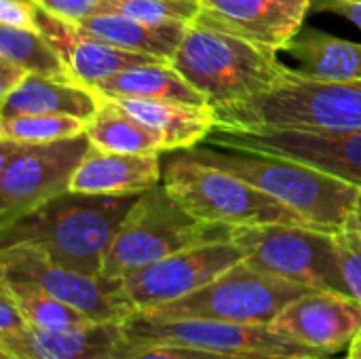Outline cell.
I'll use <instances>...</instances> for the list:
<instances>
[{
    "label": "cell",
    "instance_id": "1",
    "mask_svg": "<svg viewBox=\"0 0 361 359\" xmlns=\"http://www.w3.org/2000/svg\"><path fill=\"white\" fill-rule=\"evenodd\" d=\"M135 199L68 190L0 229V250L27 245L57 264L102 275L104 258Z\"/></svg>",
    "mask_w": 361,
    "mask_h": 359
},
{
    "label": "cell",
    "instance_id": "2",
    "mask_svg": "<svg viewBox=\"0 0 361 359\" xmlns=\"http://www.w3.org/2000/svg\"><path fill=\"white\" fill-rule=\"evenodd\" d=\"M182 152L245 180L294 209L309 226L319 231H343L351 222L360 199L361 188L307 163L271 154L220 150L205 144Z\"/></svg>",
    "mask_w": 361,
    "mask_h": 359
},
{
    "label": "cell",
    "instance_id": "3",
    "mask_svg": "<svg viewBox=\"0 0 361 359\" xmlns=\"http://www.w3.org/2000/svg\"><path fill=\"white\" fill-rule=\"evenodd\" d=\"M214 118L220 129H361V80L313 78L288 68L269 89L239 104L214 108Z\"/></svg>",
    "mask_w": 361,
    "mask_h": 359
},
{
    "label": "cell",
    "instance_id": "4",
    "mask_svg": "<svg viewBox=\"0 0 361 359\" xmlns=\"http://www.w3.org/2000/svg\"><path fill=\"white\" fill-rule=\"evenodd\" d=\"M171 66L212 108L239 104L269 89L286 70L277 51L203 23H188Z\"/></svg>",
    "mask_w": 361,
    "mask_h": 359
},
{
    "label": "cell",
    "instance_id": "5",
    "mask_svg": "<svg viewBox=\"0 0 361 359\" xmlns=\"http://www.w3.org/2000/svg\"><path fill=\"white\" fill-rule=\"evenodd\" d=\"M233 226L212 224L188 214L163 184L135 199L104 258L102 277L123 279L186 248L228 239Z\"/></svg>",
    "mask_w": 361,
    "mask_h": 359
},
{
    "label": "cell",
    "instance_id": "6",
    "mask_svg": "<svg viewBox=\"0 0 361 359\" xmlns=\"http://www.w3.org/2000/svg\"><path fill=\"white\" fill-rule=\"evenodd\" d=\"M163 186L188 214L224 226L300 224L302 216L245 180L178 150L163 167ZM313 229V226H311Z\"/></svg>",
    "mask_w": 361,
    "mask_h": 359
},
{
    "label": "cell",
    "instance_id": "7",
    "mask_svg": "<svg viewBox=\"0 0 361 359\" xmlns=\"http://www.w3.org/2000/svg\"><path fill=\"white\" fill-rule=\"evenodd\" d=\"M231 237L245 252V262L267 275L317 292L349 294L336 233L300 224L233 226Z\"/></svg>",
    "mask_w": 361,
    "mask_h": 359
},
{
    "label": "cell",
    "instance_id": "8",
    "mask_svg": "<svg viewBox=\"0 0 361 359\" xmlns=\"http://www.w3.org/2000/svg\"><path fill=\"white\" fill-rule=\"evenodd\" d=\"M123 326L133 343L178 345L252 359L326 358L315 349L281 334L273 328V324H235L197 317L169 320L133 313L123 322Z\"/></svg>",
    "mask_w": 361,
    "mask_h": 359
},
{
    "label": "cell",
    "instance_id": "9",
    "mask_svg": "<svg viewBox=\"0 0 361 359\" xmlns=\"http://www.w3.org/2000/svg\"><path fill=\"white\" fill-rule=\"evenodd\" d=\"M89 150L87 133L47 144L0 140V229L68 193Z\"/></svg>",
    "mask_w": 361,
    "mask_h": 359
},
{
    "label": "cell",
    "instance_id": "10",
    "mask_svg": "<svg viewBox=\"0 0 361 359\" xmlns=\"http://www.w3.org/2000/svg\"><path fill=\"white\" fill-rule=\"evenodd\" d=\"M307 292L313 290L267 275L243 260L201 290L140 315L169 320L197 317L235 324H273L292 300Z\"/></svg>",
    "mask_w": 361,
    "mask_h": 359
},
{
    "label": "cell",
    "instance_id": "11",
    "mask_svg": "<svg viewBox=\"0 0 361 359\" xmlns=\"http://www.w3.org/2000/svg\"><path fill=\"white\" fill-rule=\"evenodd\" d=\"M203 144L220 150L271 154L307 163L361 188V129L313 131L286 127H214V131L203 140Z\"/></svg>",
    "mask_w": 361,
    "mask_h": 359
},
{
    "label": "cell",
    "instance_id": "12",
    "mask_svg": "<svg viewBox=\"0 0 361 359\" xmlns=\"http://www.w3.org/2000/svg\"><path fill=\"white\" fill-rule=\"evenodd\" d=\"M243 260L245 252L233 237L199 243L123 277V298L133 313L152 311L201 290Z\"/></svg>",
    "mask_w": 361,
    "mask_h": 359
},
{
    "label": "cell",
    "instance_id": "13",
    "mask_svg": "<svg viewBox=\"0 0 361 359\" xmlns=\"http://www.w3.org/2000/svg\"><path fill=\"white\" fill-rule=\"evenodd\" d=\"M0 277L27 281L93 322H125L133 313L123 298L121 279L68 269L36 248L13 245L0 250Z\"/></svg>",
    "mask_w": 361,
    "mask_h": 359
},
{
    "label": "cell",
    "instance_id": "14",
    "mask_svg": "<svg viewBox=\"0 0 361 359\" xmlns=\"http://www.w3.org/2000/svg\"><path fill=\"white\" fill-rule=\"evenodd\" d=\"M199 4L197 23L273 51H283L294 40L311 11V0H199Z\"/></svg>",
    "mask_w": 361,
    "mask_h": 359
},
{
    "label": "cell",
    "instance_id": "15",
    "mask_svg": "<svg viewBox=\"0 0 361 359\" xmlns=\"http://www.w3.org/2000/svg\"><path fill=\"white\" fill-rule=\"evenodd\" d=\"M273 328L322 355H336L360 334L361 305L353 296L313 290L292 300Z\"/></svg>",
    "mask_w": 361,
    "mask_h": 359
},
{
    "label": "cell",
    "instance_id": "16",
    "mask_svg": "<svg viewBox=\"0 0 361 359\" xmlns=\"http://www.w3.org/2000/svg\"><path fill=\"white\" fill-rule=\"evenodd\" d=\"M131 347L123 322H91L0 339V359H118Z\"/></svg>",
    "mask_w": 361,
    "mask_h": 359
},
{
    "label": "cell",
    "instance_id": "17",
    "mask_svg": "<svg viewBox=\"0 0 361 359\" xmlns=\"http://www.w3.org/2000/svg\"><path fill=\"white\" fill-rule=\"evenodd\" d=\"M36 8V25L38 32H42L55 49L61 53L70 76L85 85L95 89L102 80L133 68L142 63H159L163 59L146 55V53H133L108 42H102L97 38H91L82 34L74 23L44 11L40 4L34 2Z\"/></svg>",
    "mask_w": 361,
    "mask_h": 359
},
{
    "label": "cell",
    "instance_id": "18",
    "mask_svg": "<svg viewBox=\"0 0 361 359\" xmlns=\"http://www.w3.org/2000/svg\"><path fill=\"white\" fill-rule=\"evenodd\" d=\"M142 123L163 146L165 152L188 150L203 144L214 131V108L207 104H188L176 99L148 97H106Z\"/></svg>",
    "mask_w": 361,
    "mask_h": 359
},
{
    "label": "cell",
    "instance_id": "19",
    "mask_svg": "<svg viewBox=\"0 0 361 359\" xmlns=\"http://www.w3.org/2000/svg\"><path fill=\"white\" fill-rule=\"evenodd\" d=\"M163 182L161 154H114L91 148L70 190L106 197H140Z\"/></svg>",
    "mask_w": 361,
    "mask_h": 359
},
{
    "label": "cell",
    "instance_id": "20",
    "mask_svg": "<svg viewBox=\"0 0 361 359\" xmlns=\"http://www.w3.org/2000/svg\"><path fill=\"white\" fill-rule=\"evenodd\" d=\"M99 106V93L72 78L27 74L13 91L0 97V118L17 114H66L91 121Z\"/></svg>",
    "mask_w": 361,
    "mask_h": 359
},
{
    "label": "cell",
    "instance_id": "21",
    "mask_svg": "<svg viewBox=\"0 0 361 359\" xmlns=\"http://www.w3.org/2000/svg\"><path fill=\"white\" fill-rule=\"evenodd\" d=\"M74 25L91 38H97L102 42H108V44H114L133 53H146L163 61H171L188 28V23L154 25V23L129 17L116 8L97 13Z\"/></svg>",
    "mask_w": 361,
    "mask_h": 359
},
{
    "label": "cell",
    "instance_id": "22",
    "mask_svg": "<svg viewBox=\"0 0 361 359\" xmlns=\"http://www.w3.org/2000/svg\"><path fill=\"white\" fill-rule=\"evenodd\" d=\"M298 63L300 72L328 80H361V44L317 30H300L283 49Z\"/></svg>",
    "mask_w": 361,
    "mask_h": 359
},
{
    "label": "cell",
    "instance_id": "23",
    "mask_svg": "<svg viewBox=\"0 0 361 359\" xmlns=\"http://www.w3.org/2000/svg\"><path fill=\"white\" fill-rule=\"evenodd\" d=\"M95 91L102 97H148V99L207 104L205 97L171 66V61L142 63V66L127 68L102 80L95 87Z\"/></svg>",
    "mask_w": 361,
    "mask_h": 359
},
{
    "label": "cell",
    "instance_id": "24",
    "mask_svg": "<svg viewBox=\"0 0 361 359\" xmlns=\"http://www.w3.org/2000/svg\"><path fill=\"white\" fill-rule=\"evenodd\" d=\"M102 97V95H99ZM87 138L91 148L114 154H163L161 142L131 114L112 99L102 97L97 114L87 121Z\"/></svg>",
    "mask_w": 361,
    "mask_h": 359
},
{
    "label": "cell",
    "instance_id": "25",
    "mask_svg": "<svg viewBox=\"0 0 361 359\" xmlns=\"http://www.w3.org/2000/svg\"><path fill=\"white\" fill-rule=\"evenodd\" d=\"M0 57L15 61L27 74H40L49 78H72L61 53L38 30L0 25Z\"/></svg>",
    "mask_w": 361,
    "mask_h": 359
},
{
    "label": "cell",
    "instance_id": "26",
    "mask_svg": "<svg viewBox=\"0 0 361 359\" xmlns=\"http://www.w3.org/2000/svg\"><path fill=\"white\" fill-rule=\"evenodd\" d=\"M0 286H4L11 292L13 300L21 309L30 328L66 330V328H74V326H82V324L93 322L85 313H80L74 307L53 298L51 294L42 292L40 288H36L27 281H15V279L0 277Z\"/></svg>",
    "mask_w": 361,
    "mask_h": 359
},
{
    "label": "cell",
    "instance_id": "27",
    "mask_svg": "<svg viewBox=\"0 0 361 359\" xmlns=\"http://www.w3.org/2000/svg\"><path fill=\"white\" fill-rule=\"evenodd\" d=\"M87 131V121L66 114H17L0 118V140L47 144L72 140Z\"/></svg>",
    "mask_w": 361,
    "mask_h": 359
},
{
    "label": "cell",
    "instance_id": "28",
    "mask_svg": "<svg viewBox=\"0 0 361 359\" xmlns=\"http://www.w3.org/2000/svg\"><path fill=\"white\" fill-rule=\"evenodd\" d=\"M114 8L154 23V25H165V23H192L199 17L201 4L199 0H116Z\"/></svg>",
    "mask_w": 361,
    "mask_h": 359
},
{
    "label": "cell",
    "instance_id": "29",
    "mask_svg": "<svg viewBox=\"0 0 361 359\" xmlns=\"http://www.w3.org/2000/svg\"><path fill=\"white\" fill-rule=\"evenodd\" d=\"M336 243L349 294L361 305V235L349 222L343 231L336 233Z\"/></svg>",
    "mask_w": 361,
    "mask_h": 359
},
{
    "label": "cell",
    "instance_id": "30",
    "mask_svg": "<svg viewBox=\"0 0 361 359\" xmlns=\"http://www.w3.org/2000/svg\"><path fill=\"white\" fill-rule=\"evenodd\" d=\"M118 359H252L241 355H224L212 353L192 347H178V345H157V343H133L125 355Z\"/></svg>",
    "mask_w": 361,
    "mask_h": 359
},
{
    "label": "cell",
    "instance_id": "31",
    "mask_svg": "<svg viewBox=\"0 0 361 359\" xmlns=\"http://www.w3.org/2000/svg\"><path fill=\"white\" fill-rule=\"evenodd\" d=\"M34 2L70 23H80L97 13L114 8V0H34Z\"/></svg>",
    "mask_w": 361,
    "mask_h": 359
},
{
    "label": "cell",
    "instance_id": "32",
    "mask_svg": "<svg viewBox=\"0 0 361 359\" xmlns=\"http://www.w3.org/2000/svg\"><path fill=\"white\" fill-rule=\"evenodd\" d=\"M0 25L38 30L34 0H0Z\"/></svg>",
    "mask_w": 361,
    "mask_h": 359
},
{
    "label": "cell",
    "instance_id": "33",
    "mask_svg": "<svg viewBox=\"0 0 361 359\" xmlns=\"http://www.w3.org/2000/svg\"><path fill=\"white\" fill-rule=\"evenodd\" d=\"M30 324L25 322L21 309L13 300L11 292L0 286V339H11L25 332Z\"/></svg>",
    "mask_w": 361,
    "mask_h": 359
},
{
    "label": "cell",
    "instance_id": "34",
    "mask_svg": "<svg viewBox=\"0 0 361 359\" xmlns=\"http://www.w3.org/2000/svg\"><path fill=\"white\" fill-rule=\"evenodd\" d=\"M311 11L343 15L361 30V0H311Z\"/></svg>",
    "mask_w": 361,
    "mask_h": 359
},
{
    "label": "cell",
    "instance_id": "35",
    "mask_svg": "<svg viewBox=\"0 0 361 359\" xmlns=\"http://www.w3.org/2000/svg\"><path fill=\"white\" fill-rule=\"evenodd\" d=\"M25 76H27V72L21 66H17L15 61H11L6 57H0V97L6 95L8 91H13Z\"/></svg>",
    "mask_w": 361,
    "mask_h": 359
},
{
    "label": "cell",
    "instance_id": "36",
    "mask_svg": "<svg viewBox=\"0 0 361 359\" xmlns=\"http://www.w3.org/2000/svg\"><path fill=\"white\" fill-rule=\"evenodd\" d=\"M345 359H361V330L360 334L353 339V343L349 345V353Z\"/></svg>",
    "mask_w": 361,
    "mask_h": 359
},
{
    "label": "cell",
    "instance_id": "37",
    "mask_svg": "<svg viewBox=\"0 0 361 359\" xmlns=\"http://www.w3.org/2000/svg\"><path fill=\"white\" fill-rule=\"evenodd\" d=\"M351 224L357 229V233L361 235V193L360 199H357V205H355V212H353V218H351Z\"/></svg>",
    "mask_w": 361,
    "mask_h": 359
},
{
    "label": "cell",
    "instance_id": "38",
    "mask_svg": "<svg viewBox=\"0 0 361 359\" xmlns=\"http://www.w3.org/2000/svg\"><path fill=\"white\" fill-rule=\"evenodd\" d=\"M311 359H345V358H334V355H326V358H311Z\"/></svg>",
    "mask_w": 361,
    "mask_h": 359
},
{
    "label": "cell",
    "instance_id": "39",
    "mask_svg": "<svg viewBox=\"0 0 361 359\" xmlns=\"http://www.w3.org/2000/svg\"><path fill=\"white\" fill-rule=\"evenodd\" d=\"M114 2H116V0H114Z\"/></svg>",
    "mask_w": 361,
    "mask_h": 359
}]
</instances>
